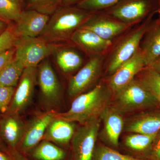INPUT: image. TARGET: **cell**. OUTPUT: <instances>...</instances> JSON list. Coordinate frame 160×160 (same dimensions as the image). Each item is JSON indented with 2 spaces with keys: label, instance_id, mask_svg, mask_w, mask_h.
Masks as SVG:
<instances>
[{
  "label": "cell",
  "instance_id": "obj_6",
  "mask_svg": "<svg viewBox=\"0 0 160 160\" xmlns=\"http://www.w3.org/2000/svg\"><path fill=\"white\" fill-rule=\"evenodd\" d=\"M115 95L114 107L121 112L148 109L159 104L150 91L136 78Z\"/></svg>",
  "mask_w": 160,
  "mask_h": 160
},
{
  "label": "cell",
  "instance_id": "obj_38",
  "mask_svg": "<svg viewBox=\"0 0 160 160\" xmlns=\"http://www.w3.org/2000/svg\"><path fill=\"white\" fill-rule=\"evenodd\" d=\"M0 160H11L9 154L0 150Z\"/></svg>",
  "mask_w": 160,
  "mask_h": 160
},
{
  "label": "cell",
  "instance_id": "obj_12",
  "mask_svg": "<svg viewBox=\"0 0 160 160\" xmlns=\"http://www.w3.org/2000/svg\"><path fill=\"white\" fill-rule=\"evenodd\" d=\"M37 82V67L25 68L15 90L8 112L19 114L31 102Z\"/></svg>",
  "mask_w": 160,
  "mask_h": 160
},
{
  "label": "cell",
  "instance_id": "obj_19",
  "mask_svg": "<svg viewBox=\"0 0 160 160\" xmlns=\"http://www.w3.org/2000/svg\"><path fill=\"white\" fill-rule=\"evenodd\" d=\"M140 49L146 67L160 57V24L157 21L150 24L141 41Z\"/></svg>",
  "mask_w": 160,
  "mask_h": 160
},
{
  "label": "cell",
  "instance_id": "obj_3",
  "mask_svg": "<svg viewBox=\"0 0 160 160\" xmlns=\"http://www.w3.org/2000/svg\"><path fill=\"white\" fill-rule=\"evenodd\" d=\"M152 12L146 19L132 27L114 41L105 57L106 71L112 74L122 64L129 59L139 48L141 41L150 24Z\"/></svg>",
  "mask_w": 160,
  "mask_h": 160
},
{
  "label": "cell",
  "instance_id": "obj_36",
  "mask_svg": "<svg viewBox=\"0 0 160 160\" xmlns=\"http://www.w3.org/2000/svg\"><path fill=\"white\" fill-rule=\"evenodd\" d=\"M83 0H62V6H73L77 5Z\"/></svg>",
  "mask_w": 160,
  "mask_h": 160
},
{
  "label": "cell",
  "instance_id": "obj_1",
  "mask_svg": "<svg viewBox=\"0 0 160 160\" xmlns=\"http://www.w3.org/2000/svg\"><path fill=\"white\" fill-rule=\"evenodd\" d=\"M110 92L107 84L101 82L90 91L75 98L70 109L66 112L57 113V116L82 125L99 118L108 106Z\"/></svg>",
  "mask_w": 160,
  "mask_h": 160
},
{
  "label": "cell",
  "instance_id": "obj_23",
  "mask_svg": "<svg viewBox=\"0 0 160 160\" xmlns=\"http://www.w3.org/2000/svg\"><path fill=\"white\" fill-rule=\"evenodd\" d=\"M158 133L147 135L135 133L126 137L124 145L127 149L147 159V156Z\"/></svg>",
  "mask_w": 160,
  "mask_h": 160
},
{
  "label": "cell",
  "instance_id": "obj_29",
  "mask_svg": "<svg viewBox=\"0 0 160 160\" xmlns=\"http://www.w3.org/2000/svg\"><path fill=\"white\" fill-rule=\"evenodd\" d=\"M122 0H83L77 5V7L90 12L103 11L117 4Z\"/></svg>",
  "mask_w": 160,
  "mask_h": 160
},
{
  "label": "cell",
  "instance_id": "obj_16",
  "mask_svg": "<svg viewBox=\"0 0 160 160\" xmlns=\"http://www.w3.org/2000/svg\"><path fill=\"white\" fill-rule=\"evenodd\" d=\"M26 126L19 114L8 112L0 120V138L9 149H16L22 139Z\"/></svg>",
  "mask_w": 160,
  "mask_h": 160
},
{
  "label": "cell",
  "instance_id": "obj_15",
  "mask_svg": "<svg viewBox=\"0 0 160 160\" xmlns=\"http://www.w3.org/2000/svg\"><path fill=\"white\" fill-rule=\"evenodd\" d=\"M90 57L106 55L114 42L104 39L93 32L80 28L69 39Z\"/></svg>",
  "mask_w": 160,
  "mask_h": 160
},
{
  "label": "cell",
  "instance_id": "obj_20",
  "mask_svg": "<svg viewBox=\"0 0 160 160\" xmlns=\"http://www.w3.org/2000/svg\"><path fill=\"white\" fill-rule=\"evenodd\" d=\"M129 132L150 135L160 132V112L141 115L131 121L126 127Z\"/></svg>",
  "mask_w": 160,
  "mask_h": 160
},
{
  "label": "cell",
  "instance_id": "obj_31",
  "mask_svg": "<svg viewBox=\"0 0 160 160\" xmlns=\"http://www.w3.org/2000/svg\"><path fill=\"white\" fill-rule=\"evenodd\" d=\"M16 38L12 27L9 26V28L0 35V54L14 48Z\"/></svg>",
  "mask_w": 160,
  "mask_h": 160
},
{
  "label": "cell",
  "instance_id": "obj_35",
  "mask_svg": "<svg viewBox=\"0 0 160 160\" xmlns=\"http://www.w3.org/2000/svg\"><path fill=\"white\" fill-rule=\"evenodd\" d=\"M147 67L151 68L160 75V57L154 61L150 66Z\"/></svg>",
  "mask_w": 160,
  "mask_h": 160
},
{
  "label": "cell",
  "instance_id": "obj_42",
  "mask_svg": "<svg viewBox=\"0 0 160 160\" xmlns=\"http://www.w3.org/2000/svg\"><path fill=\"white\" fill-rule=\"evenodd\" d=\"M158 1L159 5L160 7V0H158Z\"/></svg>",
  "mask_w": 160,
  "mask_h": 160
},
{
  "label": "cell",
  "instance_id": "obj_34",
  "mask_svg": "<svg viewBox=\"0 0 160 160\" xmlns=\"http://www.w3.org/2000/svg\"><path fill=\"white\" fill-rule=\"evenodd\" d=\"M11 160H30L25 155L21 153L16 149H9L8 153Z\"/></svg>",
  "mask_w": 160,
  "mask_h": 160
},
{
  "label": "cell",
  "instance_id": "obj_41",
  "mask_svg": "<svg viewBox=\"0 0 160 160\" xmlns=\"http://www.w3.org/2000/svg\"><path fill=\"white\" fill-rule=\"evenodd\" d=\"M157 12H158L159 14V18L158 19L157 21V22L159 24H160V7L157 10Z\"/></svg>",
  "mask_w": 160,
  "mask_h": 160
},
{
  "label": "cell",
  "instance_id": "obj_4",
  "mask_svg": "<svg viewBox=\"0 0 160 160\" xmlns=\"http://www.w3.org/2000/svg\"><path fill=\"white\" fill-rule=\"evenodd\" d=\"M62 45L49 42L41 37L17 38L14 44V57L25 68L37 67L40 63L53 54Z\"/></svg>",
  "mask_w": 160,
  "mask_h": 160
},
{
  "label": "cell",
  "instance_id": "obj_39",
  "mask_svg": "<svg viewBox=\"0 0 160 160\" xmlns=\"http://www.w3.org/2000/svg\"><path fill=\"white\" fill-rule=\"evenodd\" d=\"M12 2H14L17 3V4L21 6H22L23 3H24V0H11Z\"/></svg>",
  "mask_w": 160,
  "mask_h": 160
},
{
  "label": "cell",
  "instance_id": "obj_24",
  "mask_svg": "<svg viewBox=\"0 0 160 160\" xmlns=\"http://www.w3.org/2000/svg\"><path fill=\"white\" fill-rule=\"evenodd\" d=\"M25 68L14 57L0 70V87H16Z\"/></svg>",
  "mask_w": 160,
  "mask_h": 160
},
{
  "label": "cell",
  "instance_id": "obj_11",
  "mask_svg": "<svg viewBox=\"0 0 160 160\" xmlns=\"http://www.w3.org/2000/svg\"><path fill=\"white\" fill-rule=\"evenodd\" d=\"M57 114L53 110L38 115L27 125L22 139L16 149L27 156L42 141L45 132L52 120Z\"/></svg>",
  "mask_w": 160,
  "mask_h": 160
},
{
  "label": "cell",
  "instance_id": "obj_8",
  "mask_svg": "<svg viewBox=\"0 0 160 160\" xmlns=\"http://www.w3.org/2000/svg\"><path fill=\"white\" fill-rule=\"evenodd\" d=\"M106 55L90 57L87 62L69 81V96L76 98L84 93L97 82L102 73Z\"/></svg>",
  "mask_w": 160,
  "mask_h": 160
},
{
  "label": "cell",
  "instance_id": "obj_27",
  "mask_svg": "<svg viewBox=\"0 0 160 160\" xmlns=\"http://www.w3.org/2000/svg\"><path fill=\"white\" fill-rule=\"evenodd\" d=\"M22 7L11 0H0V19L9 24L16 22L22 11Z\"/></svg>",
  "mask_w": 160,
  "mask_h": 160
},
{
  "label": "cell",
  "instance_id": "obj_28",
  "mask_svg": "<svg viewBox=\"0 0 160 160\" xmlns=\"http://www.w3.org/2000/svg\"><path fill=\"white\" fill-rule=\"evenodd\" d=\"M62 6V0H26L25 9L36 10L51 15Z\"/></svg>",
  "mask_w": 160,
  "mask_h": 160
},
{
  "label": "cell",
  "instance_id": "obj_37",
  "mask_svg": "<svg viewBox=\"0 0 160 160\" xmlns=\"http://www.w3.org/2000/svg\"><path fill=\"white\" fill-rule=\"evenodd\" d=\"M9 23L0 19V35L2 34L3 32L9 28Z\"/></svg>",
  "mask_w": 160,
  "mask_h": 160
},
{
  "label": "cell",
  "instance_id": "obj_30",
  "mask_svg": "<svg viewBox=\"0 0 160 160\" xmlns=\"http://www.w3.org/2000/svg\"><path fill=\"white\" fill-rule=\"evenodd\" d=\"M15 90V87H0V113L8 111Z\"/></svg>",
  "mask_w": 160,
  "mask_h": 160
},
{
  "label": "cell",
  "instance_id": "obj_17",
  "mask_svg": "<svg viewBox=\"0 0 160 160\" xmlns=\"http://www.w3.org/2000/svg\"><path fill=\"white\" fill-rule=\"evenodd\" d=\"M75 132L73 122L56 115L47 127L43 140L49 141L65 149L68 147Z\"/></svg>",
  "mask_w": 160,
  "mask_h": 160
},
{
  "label": "cell",
  "instance_id": "obj_32",
  "mask_svg": "<svg viewBox=\"0 0 160 160\" xmlns=\"http://www.w3.org/2000/svg\"><path fill=\"white\" fill-rule=\"evenodd\" d=\"M147 159L160 160V132L158 133L152 145Z\"/></svg>",
  "mask_w": 160,
  "mask_h": 160
},
{
  "label": "cell",
  "instance_id": "obj_13",
  "mask_svg": "<svg viewBox=\"0 0 160 160\" xmlns=\"http://www.w3.org/2000/svg\"><path fill=\"white\" fill-rule=\"evenodd\" d=\"M37 82L43 98L49 106H57L62 96V88L49 61L44 60L37 67Z\"/></svg>",
  "mask_w": 160,
  "mask_h": 160
},
{
  "label": "cell",
  "instance_id": "obj_10",
  "mask_svg": "<svg viewBox=\"0 0 160 160\" xmlns=\"http://www.w3.org/2000/svg\"><path fill=\"white\" fill-rule=\"evenodd\" d=\"M146 67L145 60L139 47L129 59L110 76L106 84L110 91L115 94L133 81Z\"/></svg>",
  "mask_w": 160,
  "mask_h": 160
},
{
  "label": "cell",
  "instance_id": "obj_14",
  "mask_svg": "<svg viewBox=\"0 0 160 160\" xmlns=\"http://www.w3.org/2000/svg\"><path fill=\"white\" fill-rule=\"evenodd\" d=\"M49 15L32 9L22 11L19 18L12 28L17 38L40 37L46 29Z\"/></svg>",
  "mask_w": 160,
  "mask_h": 160
},
{
  "label": "cell",
  "instance_id": "obj_7",
  "mask_svg": "<svg viewBox=\"0 0 160 160\" xmlns=\"http://www.w3.org/2000/svg\"><path fill=\"white\" fill-rule=\"evenodd\" d=\"M100 127L98 118L82 125L75 132L69 160H92Z\"/></svg>",
  "mask_w": 160,
  "mask_h": 160
},
{
  "label": "cell",
  "instance_id": "obj_22",
  "mask_svg": "<svg viewBox=\"0 0 160 160\" xmlns=\"http://www.w3.org/2000/svg\"><path fill=\"white\" fill-rule=\"evenodd\" d=\"M33 160H68L65 149L54 143L43 140L27 156Z\"/></svg>",
  "mask_w": 160,
  "mask_h": 160
},
{
  "label": "cell",
  "instance_id": "obj_5",
  "mask_svg": "<svg viewBox=\"0 0 160 160\" xmlns=\"http://www.w3.org/2000/svg\"><path fill=\"white\" fill-rule=\"evenodd\" d=\"M160 7L158 0H122L102 11L122 22L134 26L157 11Z\"/></svg>",
  "mask_w": 160,
  "mask_h": 160
},
{
  "label": "cell",
  "instance_id": "obj_40",
  "mask_svg": "<svg viewBox=\"0 0 160 160\" xmlns=\"http://www.w3.org/2000/svg\"><path fill=\"white\" fill-rule=\"evenodd\" d=\"M0 150L3 152H6V153H7L8 151V149H5V147H3V146H2V145H1V143H0Z\"/></svg>",
  "mask_w": 160,
  "mask_h": 160
},
{
  "label": "cell",
  "instance_id": "obj_25",
  "mask_svg": "<svg viewBox=\"0 0 160 160\" xmlns=\"http://www.w3.org/2000/svg\"><path fill=\"white\" fill-rule=\"evenodd\" d=\"M136 78L146 86L160 106V75L151 68L146 67Z\"/></svg>",
  "mask_w": 160,
  "mask_h": 160
},
{
  "label": "cell",
  "instance_id": "obj_9",
  "mask_svg": "<svg viewBox=\"0 0 160 160\" xmlns=\"http://www.w3.org/2000/svg\"><path fill=\"white\" fill-rule=\"evenodd\" d=\"M132 27L101 11L92 12L80 28L93 32L104 39L114 42Z\"/></svg>",
  "mask_w": 160,
  "mask_h": 160
},
{
  "label": "cell",
  "instance_id": "obj_33",
  "mask_svg": "<svg viewBox=\"0 0 160 160\" xmlns=\"http://www.w3.org/2000/svg\"><path fill=\"white\" fill-rule=\"evenodd\" d=\"M15 52L14 47L0 54V70L14 57Z\"/></svg>",
  "mask_w": 160,
  "mask_h": 160
},
{
  "label": "cell",
  "instance_id": "obj_21",
  "mask_svg": "<svg viewBox=\"0 0 160 160\" xmlns=\"http://www.w3.org/2000/svg\"><path fill=\"white\" fill-rule=\"evenodd\" d=\"M53 54L58 66L64 73H71L76 71L83 63L82 58L78 52L63 45L57 49Z\"/></svg>",
  "mask_w": 160,
  "mask_h": 160
},
{
  "label": "cell",
  "instance_id": "obj_2",
  "mask_svg": "<svg viewBox=\"0 0 160 160\" xmlns=\"http://www.w3.org/2000/svg\"><path fill=\"white\" fill-rule=\"evenodd\" d=\"M92 12L76 6H61L51 15L40 37L49 42L58 43L68 41Z\"/></svg>",
  "mask_w": 160,
  "mask_h": 160
},
{
  "label": "cell",
  "instance_id": "obj_26",
  "mask_svg": "<svg viewBox=\"0 0 160 160\" xmlns=\"http://www.w3.org/2000/svg\"><path fill=\"white\" fill-rule=\"evenodd\" d=\"M92 160H148L122 154L114 149L103 144H99L96 146L93 153Z\"/></svg>",
  "mask_w": 160,
  "mask_h": 160
},
{
  "label": "cell",
  "instance_id": "obj_18",
  "mask_svg": "<svg viewBox=\"0 0 160 160\" xmlns=\"http://www.w3.org/2000/svg\"><path fill=\"white\" fill-rule=\"evenodd\" d=\"M100 118L104 123V131L108 143L113 147H118L120 136L124 126L122 112L115 107L108 106Z\"/></svg>",
  "mask_w": 160,
  "mask_h": 160
}]
</instances>
